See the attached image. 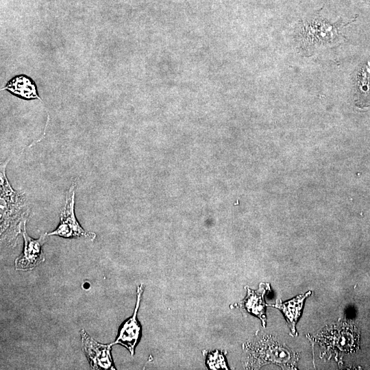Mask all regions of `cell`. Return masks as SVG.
I'll list each match as a JSON object with an SVG mask.
<instances>
[{
	"mask_svg": "<svg viewBox=\"0 0 370 370\" xmlns=\"http://www.w3.org/2000/svg\"><path fill=\"white\" fill-rule=\"evenodd\" d=\"M243 347L247 352V369H258L269 363H275L282 369H295L299 359L296 353L269 336L260 337Z\"/></svg>",
	"mask_w": 370,
	"mask_h": 370,
	"instance_id": "cell-1",
	"label": "cell"
},
{
	"mask_svg": "<svg viewBox=\"0 0 370 370\" xmlns=\"http://www.w3.org/2000/svg\"><path fill=\"white\" fill-rule=\"evenodd\" d=\"M247 296L240 303L234 304V306L243 308L248 312L259 318L264 327L266 326L267 317L265 309L267 304L264 302V297L268 290H270L269 284L261 283L258 290H251L245 287Z\"/></svg>",
	"mask_w": 370,
	"mask_h": 370,
	"instance_id": "cell-9",
	"label": "cell"
},
{
	"mask_svg": "<svg viewBox=\"0 0 370 370\" xmlns=\"http://www.w3.org/2000/svg\"><path fill=\"white\" fill-rule=\"evenodd\" d=\"M370 1V0H369Z\"/></svg>",
	"mask_w": 370,
	"mask_h": 370,
	"instance_id": "cell-14",
	"label": "cell"
},
{
	"mask_svg": "<svg viewBox=\"0 0 370 370\" xmlns=\"http://www.w3.org/2000/svg\"><path fill=\"white\" fill-rule=\"evenodd\" d=\"M344 26L341 21L330 23L317 16L312 17L300 25L298 32L299 45L306 50L338 43L343 38L341 31Z\"/></svg>",
	"mask_w": 370,
	"mask_h": 370,
	"instance_id": "cell-2",
	"label": "cell"
},
{
	"mask_svg": "<svg viewBox=\"0 0 370 370\" xmlns=\"http://www.w3.org/2000/svg\"><path fill=\"white\" fill-rule=\"evenodd\" d=\"M203 353L206 357V365L209 369H229L223 352L215 350L214 352L205 351Z\"/></svg>",
	"mask_w": 370,
	"mask_h": 370,
	"instance_id": "cell-13",
	"label": "cell"
},
{
	"mask_svg": "<svg viewBox=\"0 0 370 370\" xmlns=\"http://www.w3.org/2000/svg\"><path fill=\"white\" fill-rule=\"evenodd\" d=\"M356 79V104L360 106H367L370 103V58L358 69Z\"/></svg>",
	"mask_w": 370,
	"mask_h": 370,
	"instance_id": "cell-12",
	"label": "cell"
},
{
	"mask_svg": "<svg viewBox=\"0 0 370 370\" xmlns=\"http://www.w3.org/2000/svg\"><path fill=\"white\" fill-rule=\"evenodd\" d=\"M1 90H8L12 94L24 99H37L42 101L35 83L25 75L14 76Z\"/></svg>",
	"mask_w": 370,
	"mask_h": 370,
	"instance_id": "cell-11",
	"label": "cell"
},
{
	"mask_svg": "<svg viewBox=\"0 0 370 370\" xmlns=\"http://www.w3.org/2000/svg\"><path fill=\"white\" fill-rule=\"evenodd\" d=\"M75 182H73L67 191L64 206L60 212V221L58 226L53 232L47 234L65 238H85L93 240L96 235L86 232L78 223L75 214Z\"/></svg>",
	"mask_w": 370,
	"mask_h": 370,
	"instance_id": "cell-5",
	"label": "cell"
},
{
	"mask_svg": "<svg viewBox=\"0 0 370 370\" xmlns=\"http://www.w3.org/2000/svg\"><path fill=\"white\" fill-rule=\"evenodd\" d=\"M143 290L144 285L141 284L137 288V299L133 315L123 323L115 341L112 343V345L119 344L124 346L132 356L134 354L135 347L141 334V325L138 321L137 313Z\"/></svg>",
	"mask_w": 370,
	"mask_h": 370,
	"instance_id": "cell-8",
	"label": "cell"
},
{
	"mask_svg": "<svg viewBox=\"0 0 370 370\" xmlns=\"http://www.w3.org/2000/svg\"><path fill=\"white\" fill-rule=\"evenodd\" d=\"M312 291L299 295L292 299L282 302L281 300H277L275 304L271 306L280 310L286 317L291 333L293 335H297L295 325L298 319L299 318L301 310L304 306V300L311 294Z\"/></svg>",
	"mask_w": 370,
	"mask_h": 370,
	"instance_id": "cell-10",
	"label": "cell"
},
{
	"mask_svg": "<svg viewBox=\"0 0 370 370\" xmlns=\"http://www.w3.org/2000/svg\"><path fill=\"white\" fill-rule=\"evenodd\" d=\"M83 349L92 369H115L111 356L112 343H99L82 330L81 331Z\"/></svg>",
	"mask_w": 370,
	"mask_h": 370,
	"instance_id": "cell-7",
	"label": "cell"
},
{
	"mask_svg": "<svg viewBox=\"0 0 370 370\" xmlns=\"http://www.w3.org/2000/svg\"><path fill=\"white\" fill-rule=\"evenodd\" d=\"M8 162V161H7ZM7 162L1 164V233L16 226L25 214V197L13 190L5 175Z\"/></svg>",
	"mask_w": 370,
	"mask_h": 370,
	"instance_id": "cell-3",
	"label": "cell"
},
{
	"mask_svg": "<svg viewBox=\"0 0 370 370\" xmlns=\"http://www.w3.org/2000/svg\"><path fill=\"white\" fill-rule=\"evenodd\" d=\"M22 234L24 247L22 254L15 260V268L18 271H28L45 260L42 246L46 242L47 234H42L38 239L32 238L26 232L25 221L23 223Z\"/></svg>",
	"mask_w": 370,
	"mask_h": 370,
	"instance_id": "cell-6",
	"label": "cell"
},
{
	"mask_svg": "<svg viewBox=\"0 0 370 370\" xmlns=\"http://www.w3.org/2000/svg\"><path fill=\"white\" fill-rule=\"evenodd\" d=\"M359 338V331L355 325L341 323L322 331L318 341L329 350L348 353L357 349Z\"/></svg>",
	"mask_w": 370,
	"mask_h": 370,
	"instance_id": "cell-4",
	"label": "cell"
}]
</instances>
